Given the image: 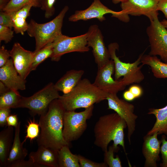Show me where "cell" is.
<instances>
[{
	"label": "cell",
	"instance_id": "cell-41",
	"mask_svg": "<svg viewBox=\"0 0 167 167\" xmlns=\"http://www.w3.org/2000/svg\"><path fill=\"white\" fill-rule=\"evenodd\" d=\"M157 10L162 11L167 19V0H160L158 4Z\"/></svg>",
	"mask_w": 167,
	"mask_h": 167
},
{
	"label": "cell",
	"instance_id": "cell-3",
	"mask_svg": "<svg viewBox=\"0 0 167 167\" xmlns=\"http://www.w3.org/2000/svg\"><path fill=\"white\" fill-rule=\"evenodd\" d=\"M108 94L84 78L69 93L60 95L58 99L66 110L72 111L88 108L106 100Z\"/></svg>",
	"mask_w": 167,
	"mask_h": 167
},
{
	"label": "cell",
	"instance_id": "cell-40",
	"mask_svg": "<svg viewBox=\"0 0 167 167\" xmlns=\"http://www.w3.org/2000/svg\"><path fill=\"white\" fill-rule=\"evenodd\" d=\"M19 122L17 114H11L7 119V126L15 127L18 125Z\"/></svg>",
	"mask_w": 167,
	"mask_h": 167
},
{
	"label": "cell",
	"instance_id": "cell-4",
	"mask_svg": "<svg viewBox=\"0 0 167 167\" xmlns=\"http://www.w3.org/2000/svg\"><path fill=\"white\" fill-rule=\"evenodd\" d=\"M68 9V6H65L54 18L46 23L39 24L32 19L30 20L27 32L30 36L35 39L34 51H37L47 44L53 42L62 34L63 20Z\"/></svg>",
	"mask_w": 167,
	"mask_h": 167
},
{
	"label": "cell",
	"instance_id": "cell-38",
	"mask_svg": "<svg viewBox=\"0 0 167 167\" xmlns=\"http://www.w3.org/2000/svg\"><path fill=\"white\" fill-rule=\"evenodd\" d=\"M11 109L8 108L0 109V126H7V119L11 114Z\"/></svg>",
	"mask_w": 167,
	"mask_h": 167
},
{
	"label": "cell",
	"instance_id": "cell-15",
	"mask_svg": "<svg viewBox=\"0 0 167 167\" xmlns=\"http://www.w3.org/2000/svg\"><path fill=\"white\" fill-rule=\"evenodd\" d=\"M120 12L109 9L103 4L100 0H94L90 6L87 9L76 11L74 14L69 17L68 20L75 22L80 20L85 21L97 19L102 22L105 19V15L111 14L112 16L115 17Z\"/></svg>",
	"mask_w": 167,
	"mask_h": 167
},
{
	"label": "cell",
	"instance_id": "cell-29",
	"mask_svg": "<svg viewBox=\"0 0 167 167\" xmlns=\"http://www.w3.org/2000/svg\"><path fill=\"white\" fill-rule=\"evenodd\" d=\"M104 162L109 167H122L121 162L118 155L114 157L116 152L113 144L109 146L107 150L104 152Z\"/></svg>",
	"mask_w": 167,
	"mask_h": 167
},
{
	"label": "cell",
	"instance_id": "cell-22",
	"mask_svg": "<svg viewBox=\"0 0 167 167\" xmlns=\"http://www.w3.org/2000/svg\"><path fill=\"white\" fill-rule=\"evenodd\" d=\"M141 63L149 66L155 77L158 79L167 78V63L162 62L156 56L143 54L141 56Z\"/></svg>",
	"mask_w": 167,
	"mask_h": 167
},
{
	"label": "cell",
	"instance_id": "cell-11",
	"mask_svg": "<svg viewBox=\"0 0 167 167\" xmlns=\"http://www.w3.org/2000/svg\"><path fill=\"white\" fill-rule=\"evenodd\" d=\"M106 100L108 109L114 110L126 122L128 129L127 139L131 144V137L135 130L136 120L138 117L134 113V105L124 99H120L116 93L109 94Z\"/></svg>",
	"mask_w": 167,
	"mask_h": 167
},
{
	"label": "cell",
	"instance_id": "cell-5",
	"mask_svg": "<svg viewBox=\"0 0 167 167\" xmlns=\"http://www.w3.org/2000/svg\"><path fill=\"white\" fill-rule=\"evenodd\" d=\"M119 47L118 43H113L108 45V48L110 58L114 62L115 79L118 80L123 77L121 80L126 86L133 84L140 83L144 78L141 70L143 65L139 66L143 54H140L133 62H124L121 61L116 55V51L118 49Z\"/></svg>",
	"mask_w": 167,
	"mask_h": 167
},
{
	"label": "cell",
	"instance_id": "cell-10",
	"mask_svg": "<svg viewBox=\"0 0 167 167\" xmlns=\"http://www.w3.org/2000/svg\"><path fill=\"white\" fill-rule=\"evenodd\" d=\"M88 33L80 36L70 37L61 35L53 42V51L51 57V61L58 62L65 54L72 52H85L89 50L88 46Z\"/></svg>",
	"mask_w": 167,
	"mask_h": 167
},
{
	"label": "cell",
	"instance_id": "cell-18",
	"mask_svg": "<svg viewBox=\"0 0 167 167\" xmlns=\"http://www.w3.org/2000/svg\"><path fill=\"white\" fill-rule=\"evenodd\" d=\"M29 159L44 167H59L58 150L43 146H39L36 151L31 152Z\"/></svg>",
	"mask_w": 167,
	"mask_h": 167
},
{
	"label": "cell",
	"instance_id": "cell-23",
	"mask_svg": "<svg viewBox=\"0 0 167 167\" xmlns=\"http://www.w3.org/2000/svg\"><path fill=\"white\" fill-rule=\"evenodd\" d=\"M148 114L154 115L156 121L153 126L147 134L152 135L157 132L158 135L164 134L167 135V105L164 107L148 109Z\"/></svg>",
	"mask_w": 167,
	"mask_h": 167
},
{
	"label": "cell",
	"instance_id": "cell-8",
	"mask_svg": "<svg viewBox=\"0 0 167 167\" xmlns=\"http://www.w3.org/2000/svg\"><path fill=\"white\" fill-rule=\"evenodd\" d=\"M160 0H125L121 2L122 10L116 16L120 20L128 22L129 15L134 16L142 15L147 17L150 21L158 17L157 10Z\"/></svg>",
	"mask_w": 167,
	"mask_h": 167
},
{
	"label": "cell",
	"instance_id": "cell-7",
	"mask_svg": "<svg viewBox=\"0 0 167 167\" xmlns=\"http://www.w3.org/2000/svg\"><path fill=\"white\" fill-rule=\"evenodd\" d=\"M94 107L92 105L79 112L66 111L63 118V135L67 142L70 143L83 134L87 127V121L92 115Z\"/></svg>",
	"mask_w": 167,
	"mask_h": 167
},
{
	"label": "cell",
	"instance_id": "cell-33",
	"mask_svg": "<svg viewBox=\"0 0 167 167\" xmlns=\"http://www.w3.org/2000/svg\"><path fill=\"white\" fill-rule=\"evenodd\" d=\"M14 32L11 28L0 25V42L3 41L6 43L10 42L14 37Z\"/></svg>",
	"mask_w": 167,
	"mask_h": 167
},
{
	"label": "cell",
	"instance_id": "cell-12",
	"mask_svg": "<svg viewBox=\"0 0 167 167\" xmlns=\"http://www.w3.org/2000/svg\"><path fill=\"white\" fill-rule=\"evenodd\" d=\"M115 71L113 61L111 59L103 67L98 69L93 84L100 90L108 93H117L126 87L121 79H114L112 75Z\"/></svg>",
	"mask_w": 167,
	"mask_h": 167
},
{
	"label": "cell",
	"instance_id": "cell-31",
	"mask_svg": "<svg viewBox=\"0 0 167 167\" xmlns=\"http://www.w3.org/2000/svg\"><path fill=\"white\" fill-rule=\"evenodd\" d=\"M56 0H41V10L45 11V16L46 19L52 17L54 14L55 9L54 5Z\"/></svg>",
	"mask_w": 167,
	"mask_h": 167
},
{
	"label": "cell",
	"instance_id": "cell-42",
	"mask_svg": "<svg viewBox=\"0 0 167 167\" xmlns=\"http://www.w3.org/2000/svg\"><path fill=\"white\" fill-rule=\"evenodd\" d=\"M123 97L125 100L127 101H132L136 99L134 95L128 90L124 92Z\"/></svg>",
	"mask_w": 167,
	"mask_h": 167
},
{
	"label": "cell",
	"instance_id": "cell-16",
	"mask_svg": "<svg viewBox=\"0 0 167 167\" xmlns=\"http://www.w3.org/2000/svg\"><path fill=\"white\" fill-rule=\"evenodd\" d=\"M157 132L152 135L147 134L143 138L142 152L145 161L144 167H157L160 158L161 140L158 139Z\"/></svg>",
	"mask_w": 167,
	"mask_h": 167
},
{
	"label": "cell",
	"instance_id": "cell-24",
	"mask_svg": "<svg viewBox=\"0 0 167 167\" xmlns=\"http://www.w3.org/2000/svg\"><path fill=\"white\" fill-rule=\"evenodd\" d=\"M32 7V5H28L15 12L10 13L11 15L13 28L16 33L24 35L27 31L28 24L26 19L30 15V11Z\"/></svg>",
	"mask_w": 167,
	"mask_h": 167
},
{
	"label": "cell",
	"instance_id": "cell-20",
	"mask_svg": "<svg viewBox=\"0 0 167 167\" xmlns=\"http://www.w3.org/2000/svg\"><path fill=\"white\" fill-rule=\"evenodd\" d=\"M21 122L15 128L13 141L4 167H10L14 163L24 159L28 154L27 150L23 147L20 138Z\"/></svg>",
	"mask_w": 167,
	"mask_h": 167
},
{
	"label": "cell",
	"instance_id": "cell-35",
	"mask_svg": "<svg viewBox=\"0 0 167 167\" xmlns=\"http://www.w3.org/2000/svg\"><path fill=\"white\" fill-rule=\"evenodd\" d=\"M0 25L11 28H13L11 14L4 11H0Z\"/></svg>",
	"mask_w": 167,
	"mask_h": 167
},
{
	"label": "cell",
	"instance_id": "cell-19",
	"mask_svg": "<svg viewBox=\"0 0 167 167\" xmlns=\"http://www.w3.org/2000/svg\"><path fill=\"white\" fill-rule=\"evenodd\" d=\"M84 73L82 70L68 71L55 84L54 87L58 92L66 94L70 92L81 79Z\"/></svg>",
	"mask_w": 167,
	"mask_h": 167
},
{
	"label": "cell",
	"instance_id": "cell-32",
	"mask_svg": "<svg viewBox=\"0 0 167 167\" xmlns=\"http://www.w3.org/2000/svg\"><path fill=\"white\" fill-rule=\"evenodd\" d=\"M80 167H107V165L104 162L98 163L90 160L84 157L78 155Z\"/></svg>",
	"mask_w": 167,
	"mask_h": 167
},
{
	"label": "cell",
	"instance_id": "cell-25",
	"mask_svg": "<svg viewBox=\"0 0 167 167\" xmlns=\"http://www.w3.org/2000/svg\"><path fill=\"white\" fill-rule=\"evenodd\" d=\"M69 146L64 145L58 150L59 167H80L78 155L73 154Z\"/></svg>",
	"mask_w": 167,
	"mask_h": 167
},
{
	"label": "cell",
	"instance_id": "cell-21",
	"mask_svg": "<svg viewBox=\"0 0 167 167\" xmlns=\"http://www.w3.org/2000/svg\"><path fill=\"white\" fill-rule=\"evenodd\" d=\"M13 127L7 126L0 132V167H5L13 142Z\"/></svg>",
	"mask_w": 167,
	"mask_h": 167
},
{
	"label": "cell",
	"instance_id": "cell-30",
	"mask_svg": "<svg viewBox=\"0 0 167 167\" xmlns=\"http://www.w3.org/2000/svg\"><path fill=\"white\" fill-rule=\"evenodd\" d=\"M26 135L22 143L24 144L27 139H30L31 142L32 141L37 138L40 134V125L37 122L35 121L34 119L32 120L30 119L28 121L26 126Z\"/></svg>",
	"mask_w": 167,
	"mask_h": 167
},
{
	"label": "cell",
	"instance_id": "cell-26",
	"mask_svg": "<svg viewBox=\"0 0 167 167\" xmlns=\"http://www.w3.org/2000/svg\"><path fill=\"white\" fill-rule=\"evenodd\" d=\"M22 97L18 90L9 89L0 95V109L18 108Z\"/></svg>",
	"mask_w": 167,
	"mask_h": 167
},
{
	"label": "cell",
	"instance_id": "cell-39",
	"mask_svg": "<svg viewBox=\"0 0 167 167\" xmlns=\"http://www.w3.org/2000/svg\"><path fill=\"white\" fill-rule=\"evenodd\" d=\"M134 95L136 98L141 97L143 94L142 88L137 85L131 86L128 89Z\"/></svg>",
	"mask_w": 167,
	"mask_h": 167
},
{
	"label": "cell",
	"instance_id": "cell-2",
	"mask_svg": "<svg viewBox=\"0 0 167 167\" xmlns=\"http://www.w3.org/2000/svg\"><path fill=\"white\" fill-rule=\"evenodd\" d=\"M126 127L125 121L116 113L101 116L94 128V144L105 152L113 141L116 152L118 151L120 145L126 153L124 130Z\"/></svg>",
	"mask_w": 167,
	"mask_h": 167
},
{
	"label": "cell",
	"instance_id": "cell-44",
	"mask_svg": "<svg viewBox=\"0 0 167 167\" xmlns=\"http://www.w3.org/2000/svg\"><path fill=\"white\" fill-rule=\"evenodd\" d=\"M8 88L3 83L0 81V95H1L7 91Z\"/></svg>",
	"mask_w": 167,
	"mask_h": 167
},
{
	"label": "cell",
	"instance_id": "cell-27",
	"mask_svg": "<svg viewBox=\"0 0 167 167\" xmlns=\"http://www.w3.org/2000/svg\"><path fill=\"white\" fill-rule=\"evenodd\" d=\"M53 42L46 45L42 48L34 51V55L32 62L31 71L35 70L38 66L49 58L51 57L53 51Z\"/></svg>",
	"mask_w": 167,
	"mask_h": 167
},
{
	"label": "cell",
	"instance_id": "cell-28",
	"mask_svg": "<svg viewBox=\"0 0 167 167\" xmlns=\"http://www.w3.org/2000/svg\"><path fill=\"white\" fill-rule=\"evenodd\" d=\"M41 1V0H11L3 11L11 13L28 5L40 8Z\"/></svg>",
	"mask_w": 167,
	"mask_h": 167
},
{
	"label": "cell",
	"instance_id": "cell-46",
	"mask_svg": "<svg viewBox=\"0 0 167 167\" xmlns=\"http://www.w3.org/2000/svg\"><path fill=\"white\" fill-rule=\"evenodd\" d=\"M125 0H112L113 3L115 4H116L120 2H121Z\"/></svg>",
	"mask_w": 167,
	"mask_h": 167
},
{
	"label": "cell",
	"instance_id": "cell-6",
	"mask_svg": "<svg viewBox=\"0 0 167 167\" xmlns=\"http://www.w3.org/2000/svg\"><path fill=\"white\" fill-rule=\"evenodd\" d=\"M60 96L54 84L50 82L30 96H22L18 108L29 109L33 117L36 115L40 116L46 113L52 101L58 99Z\"/></svg>",
	"mask_w": 167,
	"mask_h": 167
},
{
	"label": "cell",
	"instance_id": "cell-9",
	"mask_svg": "<svg viewBox=\"0 0 167 167\" xmlns=\"http://www.w3.org/2000/svg\"><path fill=\"white\" fill-rule=\"evenodd\" d=\"M150 21L146 29L150 47L148 54L158 56L162 62L167 63V30L158 17Z\"/></svg>",
	"mask_w": 167,
	"mask_h": 167
},
{
	"label": "cell",
	"instance_id": "cell-36",
	"mask_svg": "<svg viewBox=\"0 0 167 167\" xmlns=\"http://www.w3.org/2000/svg\"><path fill=\"white\" fill-rule=\"evenodd\" d=\"M10 167H44L43 166L35 164L31 160L24 159L16 161L12 164Z\"/></svg>",
	"mask_w": 167,
	"mask_h": 167
},
{
	"label": "cell",
	"instance_id": "cell-45",
	"mask_svg": "<svg viewBox=\"0 0 167 167\" xmlns=\"http://www.w3.org/2000/svg\"><path fill=\"white\" fill-rule=\"evenodd\" d=\"M160 22L162 25L167 29V19H163Z\"/></svg>",
	"mask_w": 167,
	"mask_h": 167
},
{
	"label": "cell",
	"instance_id": "cell-1",
	"mask_svg": "<svg viewBox=\"0 0 167 167\" xmlns=\"http://www.w3.org/2000/svg\"><path fill=\"white\" fill-rule=\"evenodd\" d=\"M66 111L59 100L57 99L50 103L46 113L40 115L39 123L41 131L36 139L38 146L58 150L64 145L70 146L63 135Z\"/></svg>",
	"mask_w": 167,
	"mask_h": 167
},
{
	"label": "cell",
	"instance_id": "cell-13",
	"mask_svg": "<svg viewBox=\"0 0 167 167\" xmlns=\"http://www.w3.org/2000/svg\"><path fill=\"white\" fill-rule=\"evenodd\" d=\"M88 46L92 49V52L98 69L106 64L110 60V54L105 46L103 37L98 26L91 25L87 32Z\"/></svg>",
	"mask_w": 167,
	"mask_h": 167
},
{
	"label": "cell",
	"instance_id": "cell-34",
	"mask_svg": "<svg viewBox=\"0 0 167 167\" xmlns=\"http://www.w3.org/2000/svg\"><path fill=\"white\" fill-rule=\"evenodd\" d=\"M161 140L162 144L161 146L160 152L162 161L160 166L161 167H167V140L165 135H162Z\"/></svg>",
	"mask_w": 167,
	"mask_h": 167
},
{
	"label": "cell",
	"instance_id": "cell-37",
	"mask_svg": "<svg viewBox=\"0 0 167 167\" xmlns=\"http://www.w3.org/2000/svg\"><path fill=\"white\" fill-rule=\"evenodd\" d=\"M11 57L10 51L5 49L4 45L0 49V67L4 66L9 59Z\"/></svg>",
	"mask_w": 167,
	"mask_h": 167
},
{
	"label": "cell",
	"instance_id": "cell-17",
	"mask_svg": "<svg viewBox=\"0 0 167 167\" xmlns=\"http://www.w3.org/2000/svg\"><path fill=\"white\" fill-rule=\"evenodd\" d=\"M0 81L8 88L16 90H23L26 89V79L18 74L11 58L0 68Z\"/></svg>",
	"mask_w": 167,
	"mask_h": 167
},
{
	"label": "cell",
	"instance_id": "cell-43",
	"mask_svg": "<svg viewBox=\"0 0 167 167\" xmlns=\"http://www.w3.org/2000/svg\"><path fill=\"white\" fill-rule=\"evenodd\" d=\"M11 0H0V11H2Z\"/></svg>",
	"mask_w": 167,
	"mask_h": 167
},
{
	"label": "cell",
	"instance_id": "cell-14",
	"mask_svg": "<svg viewBox=\"0 0 167 167\" xmlns=\"http://www.w3.org/2000/svg\"><path fill=\"white\" fill-rule=\"evenodd\" d=\"M10 53L15 69L19 75L26 79L31 72L34 51L27 50L19 43L16 42L14 44Z\"/></svg>",
	"mask_w": 167,
	"mask_h": 167
}]
</instances>
